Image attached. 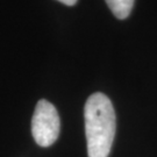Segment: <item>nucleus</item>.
Segmentation results:
<instances>
[{"instance_id":"f257e3e1","label":"nucleus","mask_w":157,"mask_h":157,"mask_svg":"<svg viewBox=\"0 0 157 157\" xmlns=\"http://www.w3.org/2000/svg\"><path fill=\"white\" fill-rule=\"evenodd\" d=\"M85 135L89 157H108L115 136V112L106 94L97 92L84 107Z\"/></svg>"},{"instance_id":"f03ea898","label":"nucleus","mask_w":157,"mask_h":157,"mask_svg":"<svg viewBox=\"0 0 157 157\" xmlns=\"http://www.w3.org/2000/svg\"><path fill=\"white\" fill-rule=\"evenodd\" d=\"M59 117L55 106L48 100L37 101L32 119V134L40 147H50L59 135Z\"/></svg>"},{"instance_id":"7ed1b4c3","label":"nucleus","mask_w":157,"mask_h":157,"mask_svg":"<svg viewBox=\"0 0 157 157\" xmlns=\"http://www.w3.org/2000/svg\"><path fill=\"white\" fill-rule=\"evenodd\" d=\"M114 17L124 20L127 19L134 6V0H105Z\"/></svg>"},{"instance_id":"20e7f679","label":"nucleus","mask_w":157,"mask_h":157,"mask_svg":"<svg viewBox=\"0 0 157 157\" xmlns=\"http://www.w3.org/2000/svg\"><path fill=\"white\" fill-rule=\"evenodd\" d=\"M58 1H61L62 4L67 6H73L76 2H77V0H58Z\"/></svg>"}]
</instances>
